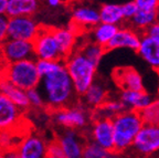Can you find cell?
I'll return each mask as SVG.
<instances>
[{
    "label": "cell",
    "instance_id": "4fadbf2b",
    "mask_svg": "<svg viewBox=\"0 0 159 158\" xmlns=\"http://www.w3.org/2000/svg\"><path fill=\"white\" fill-rule=\"evenodd\" d=\"M20 158H48V143L42 136L28 133L17 147Z\"/></svg>",
    "mask_w": 159,
    "mask_h": 158
},
{
    "label": "cell",
    "instance_id": "f1b7e54d",
    "mask_svg": "<svg viewBox=\"0 0 159 158\" xmlns=\"http://www.w3.org/2000/svg\"><path fill=\"white\" fill-rule=\"evenodd\" d=\"M107 155H108V151L95 144L94 142L89 141L85 143L82 158H106Z\"/></svg>",
    "mask_w": 159,
    "mask_h": 158
},
{
    "label": "cell",
    "instance_id": "d6986e66",
    "mask_svg": "<svg viewBox=\"0 0 159 158\" xmlns=\"http://www.w3.org/2000/svg\"><path fill=\"white\" fill-rule=\"evenodd\" d=\"M136 52L152 70L159 71V42L143 35Z\"/></svg>",
    "mask_w": 159,
    "mask_h": 158
},
{
    "label": "cell",
    "instance_id": "d4e9b609",
    "mask_svg": "<svg viewBox=\"0 0 159 158\" xmlns=\"http://www.w3.org/2000/svg\"><path fill=\"white\" fill-rule=\"evenodd\" d=\"M118 28L119 27L99 22L89 32L91 33V37H92V42H94V43L101 45V47L105 49L107 47V44L109 43V41L113 39L115 33L117 32Z\"/></svg>",
    "mask_w": 159,
    "mask_h": 158
},
{
    "label": "cell",
    "instance_id": "4dcf8cb0",
    "mask_svg": "<svg viewBox=\"0 0 159 158\" xmlns=\"http://www.w3.org/2000/svg\"><path fill=\"white\" fill-rule=\"evenodd\" d=\"M25 94H27V99H28V102H29L30 107L37 109L45 107L42 95H41V93H40L39 90H38L37 87L27 91Z\"/></svg>",
    "mask_w": 159,
    "mask_h": 158
},
{
    "label": "cell",
    "instance_id": "277c9868",
    "mask_svg": "<svg viewBox=\"0 0 159 158\" xmlns=\"http://www.w3.org/2000/svg\"><path fill=\"white\" fill-rule=\"evenodd\" d=\"M2 79L18 89L27 92L38 87L41 77L37 69V61L31 59L7 64Z\"/></svg>",
    "mask_w": 159,
    "mask_h": 158
},
{
    "label": "cell",
    "instance_id": "ffe728a7",
    "mask_svg": "<svg viewBox=\"0 0 159 158\" xmlns=\"http://www.w3.org/2000/svg\"><path fill=\"white\" fill-rule=\"evenodd\" d=\"M53 35L60 48V52L63 59H66L72 52H74L76 45V31L69 28H52Z\"/></svg>",
    "mask_w": 159,
    "mask_h": 158
},
{
    "label": "cell",
    "instance_id": "2e32d148",
    "mask_svg": "<svg viewBox=\"0 0 159 158\" xmlns=\"http://www.w3.org/2000/svg\"><path fill=\"white\" fill-rule=\"evenodd\" d=\"M119 100L126 111L140 113L152 103L154 97L146 91H122Z\"/></svg>",
    "mask_w": 159,
    "mask_h": 158
},
{
    "label": "cell",
    "instance_id": "603a6c76",
    "mask_svg": "<svg viewBox=\"0 0 159 158\" xmlns=\"http://www.w3.org/2000/svg\"><path fill=\"white\" fill-rule=\"evenodd\" d=\"M99 22L119 27L124 22L122 8L118 3H104L99 7Z\"/></svg>",
    "mask_w": 159,
    "mask_h": 158
},
{
    "label": "cell",
    "instance_id": "e575fe53",
    "mask_svg": "<svg viewBox=\"0 0 159 158\" xmlns=\"http://www.w3.org/2000/svg\"><path fill=\"white\" fill-rule=\"evenodd\" d=\"M143 35H148V37H150L152 39H154V40H156L157 42H159V22H156L152 26H150Z\"/></svg>",
    "mask_w": 159,
    "mask_h": 158
},
{
    "label": "cell",
    "instance_id": "3957f363",
    "mask_svg": "<svg viewBox=\"0 0 159 158\" xmlns=\"http://www.w3.org/2000/svg\"><path fill=\"white\" fill-rule=\"evenodd\" d=\"M64 65L75 93L77 96H82L96 80L97 67L85 59L77 50H74L64 60Z\"/></svg>",
    "mask_w": 159,
    "mask_h": 158
},
{
    "label": "cell",
    "instance_id": "9a60e30c",
    "mask_svg": "<svg viewBox=\"0 0 159 158\" xmlns=\"http://www.w3.org/2000/svg\"><path fill=\"white\" fill-rule=\"evenodd\" d=\"M113 77L122 91H145L143 77L133 67L115 69Z\"/></svg>",
    "mask_w": 159,
    "mask_h": 158
},
{
    "label": "cell",
    "instance_id": "7bdbcfd3",
    "mask_svg": "<svg viewBox=\"0 0 159 158\" xmlns=\"http://www.w3.org/2000/svg\"><path fill=\"white\" fill-rule=\"evenodd\" d=\"M48 158H55V157H48Z\"/></svg>",
    "mask_w": 159,
    "mask_h": 158
},
{
    "label": "cell",
    "instance_id": "d6a6232c",
    "mask_svg": "<svg viewBox=\"0 0 159 158\" xmlns=\"http://www.w3.org/2000/svg\"><path fill=\"white\" fill-rule=\"evenodd\" d=\"M137 9L142 10H157L159 0H135Z\"/></svg>",
    "mask_w": 159,
    "mask_h": 158
},
{
    "label": "cell",
    "instance_id": "d590c367",
    "mask_svg": "<svg viewBox=\"0 0 159 158\" xmlns=\"http://www.w3.org/2000/svg\"><path fill=\"white\" fill-rule=\"evenodd\" d=\"M1 158H20L17 149H8L1 151Z\"/></svg>",
    "mask_w": 159,
    "mask_h": 158
},
{
    "label": "cell",
    "instance_id": "9c48e42d",
    "mask_svg": "<svg viewBox=\"0 0 159 158\" xmlns=\"http://www.w3.org/2000/svg\"><path fill=\"white\" fill-rule=\"evenodd\" d=\"M23 124V111L0 93V132H20Z\"/></svg>",
    "mask_w": 159,
    "mask_h": 158
},
{
    "label": "cell",
    "instance_id": "44dd1931",
    "mask_svg": "<svg viewBox=\"0 0 159 158\" xmlns=\"http://www.w3.org/2000/svg\"><path fill=\"white\" fill-rule=\"evenodd\" d=\"M39 7L37 0H8L6 16L8 18L32 17Z\"/></svg>",
    "mask_w": 159,
    "mask_h": 158
},
{
    "label": "cell",
    "instance_id": "52a82bcc",
    "mask_svg": "<svg viewBox=\"0 0 159 158\" xmlns=\"http://www.w3.org/2000/svg\"><path fill=\"white\" fill-rule=\"evenodd\" d=\"M130 149L140 157H147L159 151V125L144 124Z\"/></svg>",
    "mask_w": 159,
    "mask_h": 158
},
{
    "label": "cell",
    "instance_id": "74e56055",
    "mask_svg": "<svg viewBox=\"0 0 159 158\" xmlns=\"http://www.w3.org/2000/svg\"><path fill=\"white\" fill-rule=\"evenodd\" d=\"M8 0H0V15H6Z\"/></svg>",
    "mask_w": 159,
    "mask_h": 158
},
{
    "label": "cell",
    "instance_id": "60d3db41",
    "mask_svg": "<svg viewBox=\"0 0 159 158\" xmlns=\"http://www.w3.org/2000/svg\"><path fill=\"white\" fill-rule=\"evenodd\" d=\"M0 60H2V57H1V45H0Z\"/></svg>",
    "mask_w": 159,
    "mask_h": 158
},
{
    "label": "cell",
    "instance_id": "4316f807",
    "mask_svg": "<svg viewBox=\"0 0 159 158\" xmlns=\"http://www.w3.org/2000/svg\"><path fill=\"white\" fill-rule=\"evenodd\" d=\"M77 51L85 58L89 60L91 63L95 65L97 67V65L99 64V62L102 61L103 55L105 54L106 50L104 48H102L101 45L96 44L92 41L85 42L84 44H82V47H80L77 49Z\"/></svg>",
    "mask_w": 159,
    "mask_h": 158
},
{
    "label": "cell",
    "instance_id": "b9f144b4",
    "mask_svg": "<svg viewBox=\"0 0 159 158\" xmlns=\"http://www.w3.org/2000/svg\"><path fill=\"white\" fill-rule=\"evenodd\" d=\"M0 158H1V151H0Z\"/></svg>",
    "mask_w": 159,
    "mask_h": 158
},
{
    "label": "cell",
    "instance_id": "8992f818",
    "mask_svg": "<svg viewBox=\"0 0 159 158\" xmlns=\"http://www.w3.org/2000/svg\"><path fill=\"white\" fill-rule=\"evenodd\" d=\"M32 44L35 61H64L53 35L52 28L41 26L39 33L32 41Z\"/></svg>",
    "mask_w": 159,
    "mask_h": 158
},
{
    "label": "cell",
    "instance_id": "f546056e",
    "mask_svg": "<svg viewBox=\"0 0 159 158\" xmlns=\"http://www.w3.org/2000/svg\"><path fill=\"white\" fill-rule=\"evenodd\" d=\"M64 64V61H44V60H39L37 61V69L39 72L40 77H44V75L52 73L55 70L61 67Z\"/></svg>",
    "mask_w": 159,
    "mask_h": 158
},
{
    "label": "cell",
    "instance_id": "8d00e7d4",
    "mask_svg": "<svg viewBox=\"0 0 159 158\" xmlns=\"http://www.w3.org/2000/svg\"><path fill=\"white\" fill-rule=\"evenodd\" d=\"M47 5L51 8H57L59 6L63 5V1H61V0H49V1H47Z\"/></svg>",
    "mask_w": 159,
    "mask_h": 158
},
{
    "label": "cell",
    "instance_id": "7c38bea8",
    "mask_svg": "<svg viewBox=\"0 0 159 158\" xmlns=\"http://www.w3.org/2000/svg\"><path fill=\"white\" fill-rule=\"evenodd\" d=\"M91 141L94 142L108 153L114 151V134L112 119L94 118L91 124Z\"/></svg>",
    "mask_w": 159,
    "mask_h": 158
},
{
    "label": "cell",
    "instance_id": "30bf717a",
    "mask_svg": "<svg viewBox=\"0 0 159 158\" xmlns=\"http://www.w3.org/2000/svg\"><path fill=\"white\" fill-rule=\"evenodd\" d=\"M55 142L61 148L63 158H82L86 141L79 131L62 128L57 133Z\"/></svg>",
    "mask_w": 159,
    "mask_h": 158
},
{
    "label": "cell",
    "instance_id": "f35d334b",
    "mask_svg": "<svg viewBox=\"0 0 159 158\" xmlns=\"http://www.w3.org/2000/svg\"><path fill=\"white\" fill-rule=\"evenodd\" d=\"M106 158H123V157L120 156V154H117V153L112 151V153H108V155H107Z\"/></svg>",
    "mask_w": 159,
    "mask_h": 158
},
{
    "label": "cell",
    "instance_id": "8fae6325",
    "mask_svg": "<svg viewBox=\"0 0 159 158\" xmlns=\"http://www.w3.org/2000/svg\"><path fill=\"white\" fill-rule=\"evenodd\" d=\"M0 45H1V57L7 64L34 59L32 42L7 39Z\"/></svg>",
    "mask_w": 159,
    "mask_h": 158
},
{
    "label": "cell",
    "instance_id": "6da1fadb",
    "mask_svg": "<svg viewBox=\"0 0 159 158\" xmlns=\"http://www.w3.org/2000/svg\"><path fill=\"white\" fill-rule=\"evenodd\" d=\"M37 89L42 95L45 107L53 112L75 105L77 100V94L64 64L41 77Z\"/></svg>",
    "mask_w": 159,
    "mask_h": 158
},
{
    "label": "cell",
    "instance_id": "ab89813d",
    "mask_svg": "<svg viewBox=\"0 0 159 158\" xmlns=\"http://www.w3.org/2000/svg\"><path fill=\"white\" fill-rule=\"evenodd\" d=\"M156 12H157V22H159V3H158V7H157Z\"/></svg>",
    "mask_w": 159,
    "mask_h": 158
},
{
    "label": "cell",
    "instance_id": "1f68e13d",
    "mask_svg": "<svg viewBox=\"0 0 159 158\" xmlns=\"http://www.w3.org/2000/svg\"><path fill=\"white\" fill-rule=\"evenodd\" d=\"M120 8H122V15L124 21H128V22L137 12V6L135 1H128V2L123 3L120 5Z\"/></svg>",
    "mask_w": 159,
    "mask_h": 158
},
{
    "label": "cell",
    "instance_id": "5b68a950",
    "mask_svg": "<svg viewBox=\"0 0 159 158\" xmlns=\"http://www.w3.org/2000/svg\"><path fill=\"white\" fill-rule=\"evenodd\" d=\"M92 118V112L83 106L82 104H75L72 106L53 112L54 123L61 128L75 131L86 128L87 126L91 125Z\"/></svg>",
    "mask_w": 159,
    "mask_h": 158
},
{
    "label": "cell",
    "instance_id": "484cf974",
    "mask_svg": "<svg viewBox=\"0 0 159 158\" xmlns=\"http://www.w3.org/2000/svg\"><path fill=\"white\" fill-rule=\"evenodd\" d=\"M126 111L119 99L107 100L99 109H95L93 114V118H107L113 119L116 115L120 114L122 112Z\"/></svg>",
    "mask_w": 159,
    "mask_h": 158
},
{
    "label": "cell",
    "instance_id": "7402d4cb",
    "mask_svg": "<svg viewBox=\"0 0 159 158\" xmlns=\"http://www.w3.org/2000/svg\"><path fill=\"white\" fill-rule=\"evenodd\" d=\"M0 93H2L3 95H6L21 111L25 112L30 109L25 92L16 87L15 85H12V84L9 83L8 81H6L5 79L0 80Z\"/></svg>",
    "mask_w": 159,
    "mask_h": 158
},
{
    "label": "cell",
    "instance_id": "5bb4252c",
    "mask_svg": "<svg viewBox=\"0 0 159 158\" xmlns=\"http://www.w3.org/2000/svg\"><path fill=\"white\" fill-rule=\"evenodd\" d=\"M142 35V33H139L130 27H119L105 50L113 51L117 49H128L132 51H137Z\"/></svg>",
    "mask_w": 159,
    "mask_h": 158
},
{
    "label": "cell",
    "instance_id": "ba28073f",
    "mask_svg": "<svg viewBox=\"0 0 159 158\" xmlns=\"http://www.w3.org/2000/svg\"><path fill=\"white\" fill-rule=\"evenodd\" d=\"M40 29L41 25H39L33 17L9 18L8 39L32 42L38 35Z\"/></svg>",
    "mask_w": 159,
    "mask_h": 158
},
{
    "label": "cell",
    "instance_id": "7a4b0ae2",
    "mask_svg": "<svg viewBox=\"0 0 159 158\" xmlns=\"http://www.w3.org/2000/svg\"><path fill=\"white\" fill-rule=\"evenodd\" d=\"M114 134V153L123 154L130 149L135 137L144 126L140 114L124 111L112 119Z\"/></svg>",
    "mask_w": 159,
    "mask_h": 158
},
{
    "label": "cell",
    "instance_id": "83f0119b",
    "mask_svg": "<svg viewBox=\"0 0 159 158\" xmlns=\"http://www.w3.org/2000/svg\"><path fill=\"white\" fill-rule=\"evenodd\" d=\"M139 114L144 124L159 125V99L154 100L148 107L143 109Z\"/></svg>",
    "mask_w": 159,
    "mask_h": 158
},
{
    "label": "cell",
    "instance_id": "cb8c5ba5",
    "mask_svg": "<svg viewBox=\"0 0 159 158\" xmlns=\"http://www.w3.org/2000/svg\"><path fill=\"white\" fill-rule=\"evenodd\" d=\"M157 22L156 10H142L137 9V12L130 19L129 27L138 31L139 33H144L150 26Z\"/></svg>",
    "mask_w": 159,
    "mask_h": 158
},
{
    "label": "cell",
    "instance_id": "ac0fdd59",
    "mask_svg": "<svg viewBox=\"0 0 159 158\" xmlns=\"http://www.w3.org/2000/svg\"><path fill=\"white\" fill-rule=\"evenodd\" d=\"M82 105L87 109H97L108 100V93L104 84L95 80L94 83L87 89V91L81 96Z\"/></svg>",
    "mask_w": 159,
    "mask_h": 158
},
{
    "label": "cell",
    "instance_id": "e0dca14e",
    "mask_svg": "<svg viewBox=\"0 0 159 158\" xmlns=\"http://www.w3.org/2000/svg\"><path fill=\"white\" fill-rule=\"evenodd\" d=\"M72 27L93 29L99 23L98 9L92 6H79L72 11Z\"/></svg>",
    "mask_w": 159,
    "mask_h": 158
},
{
    "label": "cell",
    "instance_id": "836d02e7",
    "mask_svg": "<svg viewBox=\"0 0 159 158\" xmlns=\"http://www.w3.org/2000/svg\"><path fill=\"white\" fill-rule=\"evenodd\" d=\"M8 21L7 16L0 15V44L8 39Z\"/></svg>",
    "mask_w": 159,
    "mask_h": 158
}]
</instances>
